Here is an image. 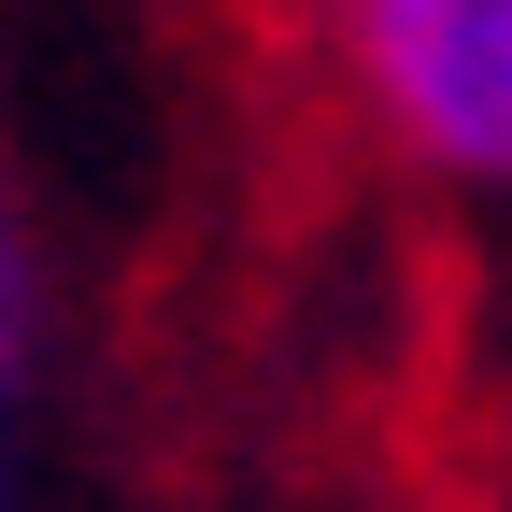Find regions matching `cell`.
Instances as JSON below:
<instances>
[{
    "label": "cell",
    "mask_w": 512,
    "mask_h": 512,
    "mask_svg": "<svg viewBox=\"0 0 512 512\" xmlns=\"http://www.w3.org/2000/svg\"><path fill=\"white\" fill-rule=\"evenodd\" d=\"M356 57L413 157L512 185V0H356Z\"/></svg>",
    "instance_id": "1"
},
{
    "label": "cell",
    "mask_w": 512,
    "mask_h": 512,
    "mask_svg": "<svg viewBox=\"0 0 512 512\" xmlns=\"http://www.w3.org/2000/svg\"><path fill=\"white\" fill-rule=\"evenodd\" d=\"M29 356H43V256H29V214H15V171H0V441L29 413Z\"/></svg>",
    "instance_id": "2"
},
{
    "label": "cell",
    "mask_w": 512,
    "mask_h": 512,
    "mask_svg": "<svg viewBox=\"0 0 512 512\" xmlns=\"http://www.w3.org/2000/svg\"><path fill=\"white\" fill-rule=\"evenodd\" d=\"M0 512H15V441H0Z\"/></svg>",
    "instance_id": "3"
}]
</instances>
